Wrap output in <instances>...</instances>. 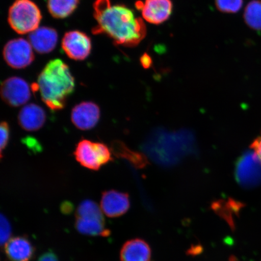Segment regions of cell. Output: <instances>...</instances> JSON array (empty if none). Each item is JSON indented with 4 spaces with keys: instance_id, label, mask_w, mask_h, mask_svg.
Wrapping results in <instances>:
<instances>
[{
    "instance_id": "cell-1",
    "label": "cell",
    "mask_w": 261,
    "mask_h": 261,
    "mask_svg": "<svg viewBox=\"0 0 261 261\" xmlns=\"http://www.w3.org/2000/svg\"><path fill=\"white\" fill-rule=\"evenodd\" d=\"M93 8L97 23L93 29L94 34H106L114 44L128 47L137 46L145 38L144 21L136 18L125 5H112L110 0H96Z\"/></svg>"
},
{
    "instance_id": "cell-2",
    "label": "cell",
    "mask_w": 261,
    "mask_h": 261,
    "mask_svg": "<svg viewBox=\"0 0 261 261\" xmlns=\"http://www.w3.org/2000/svg\"><path fill=\"white\" fill-rule=\"evenodd\" d=\"M32 89L39 91L42 100L51 110H61L74 92V78L69 67L56 59L45 65L39 74L37 84H33Z\"/></svg>"
},
{
    "instance_id": "cell-3",
    "label": "cell",
    "mask_w": 261,
    "mask_h": 261,
    "mask_svg": "<svg viewBox=\"0 0 261 261\" xmlns=\"http://www.w3.org/2000/svg\"><path fill=\"white\" fill-rule=\"evenodd\" d=\"M153 137L147 143L146 151L159 163L171 164L178 161L188 151L189 136L185 132L177 134L161 133Z\"/></svg>"
},
{
    "instance_id": "cell-4",
    "label": "cell",
    "mask_w": 261,
    "mask_h": 261,
    "mask_svg": "<svg viewBox=\"0 0 261 261\" xmlns=\"http://www.w3.org/2000/svg\"><path fill=\"white\" fill-rule=\"evenodd\" d=\"M41 13L31 0H16L10 8L8 22L11 28L19 34H26L38 28Z\"/></svg>"
},
{
    "instance_id": "cell-5",
    "label": "cell",
    "mask_w": 261,
    "mask_h": 261,
    "mask_svg": "<svg viewBox=\"0 0 261 261\" xmlns=\"http://www.w3.org/2000/svg\"><path fill=\"white\" fill-rule=\"evenodd\" d=\"M75 159L84 167L97 171L101 166L113 161L109 147L103 143L82 139L74 152Z\"/></svg>"
},
{
    "instance_id": "cell-6",
    "label": "cell",
    "mask_w": 261,
    "mask_h": 261,
    "mask_svg": "<svg viewBox=\"0 0 261 261\" xmlns=\"http://www.w3.org/2000/svg\"><path fill=\"white\" fill-rule=\"evenodd\" d=\"M236 177L244 188H253L261 184V161L254 151L246 152L238 160Z\"/></svg>"
},
{
    "instance_id": "cell-7",
    "label": "cell",
    "mask_w": 261,
    "mask_h": 261,
    "mask_svg": "<svg viewBox=\"0 0 261 261\" xmlns=\"http://www.w3.org/2000/svg\"><path fill=\"white\" fill-rule=\"evenodd\" d=\"M3 57L10 67L22 69L30 65L35 57L30 42L23 38H17L6 44Z\"/></svg>"
},
{
    "instance_id": "cell-8",
    "label": "cell",
    "mask_w": 261,
    "mask_h": 261,
    "mask_svg": "<svg viewBox=\"0 0 261 261\" xmlns=\"http://www.w3.org/2000/svg\"><path fill=\"white\" fill-rule=\"evenodd\" d=\"M1 96L3 100L8 106H21L31 99L30 87L27 82L21 77H9L2 84Z\"/></svg>"
},
{
    "instance_id": "cell-9",
    "label": "cell",
    "mask_w": 261,
    "mask_h": 261,
    "mask_svg": "<svg viewBox=\"0 0 261 261\" xmlns=\"http://www.w3.org/2000/svg\"><path fill=\"white\" fill-rule=\"evenodd\" d=\"M62 47L70 58L83 61L90 54L91 42L89 36L85 33L70 31L65 34L62 41Z\"/></svg>"
},
{
    "instance_id": "cell-10",
    "label": "cell",
    "mask_w": 261,
    "mask_h": 261,
    "mask_svg": "<svg viewBox=\"0 0 261 261\" xmlns=\"http://www.w3.org/2000/svg\"><path fill=\"white\" fill-rule=\"evenodd\" d=\"M99 107L93 102H83L75 106L71 113V121L77 129L90 130L99 122Z\"/></svg>"
},
{
    "instance_id": "cell-11",
    "label": "cell",
    "mask_w": 261,
    "mask_h": 261,
    "mask_svg": "<svg viewBox=\"0 0 261 261\" xmlns=\"http://www.w3.org/2000/svg\"><path fill=\"white\" fill-rule=\"evenodd\" d=\"M100 206L103 214L107 217H119L129 210V195L115 190L106 191L102 193Z\"/></svg>"
},
{
    "instance_id": "cell-12",
    "label": "cell",
    "mask_w": 261,
    "mask_h": 261,
    "mask_svg": "<svg viewBox=\"0 0 261 261\" xmlns=\"http://www.w3.org/2000/svg\"><path fill=\"white\" fill-rule=\"evenodd\" d=\"M172 9L171 0H145L142 10L143 18L149 23L161 24L170 17Z\"/></svg>"
},
{
    "instance_id": "cell-13",
    "label": "cell",
    "mask_w": 261,
    "mask_h": 261,
    "mask_svg": "<svg viewBox=\"0 0 261 261\" xmlns=\"http://www.w3.org/2000/svg\"><path fill=\"white\" fill-rule=\"evenodd\" d=\"M58 33L54 29L41 27L36 29L29 36V41L34 50L39 54L50 53L56 47Z\"/></svg>"
},
{
    "instance_id": "cell-14",
    "label": "cell",
    "mask_w": 261,
    "mask_h": 261,
    "mask_svg": "<svg viewBox=\"0 0 261 261\" xmlns=\"http://www.w3.org/2000/svg\"><path fill=\"white\" fill-rule=\"evenodd\" d=\"M6 256L11 261H31L35 247L27 237L12 238L5 244Z\"/></svg>"
},
{
    "instance_id": "cell-15",
    "label": "cell",
    "mask_w": 261,
    "mask_h": 261,
    "mask_svg": "<svg viewBox=\"0 0 261 261\" xmlns=\"http://www.w3.org/2000/svg\"><path fill=\"white\" fill-rule=\"evenodd\" d=\"M46 120L45 111L34 103L25 106L19 112L18 121L19 126L27 132H37L44 126Z\"/></svg>"
},
{
    "instance_id": "cell-16",
    "label": "cell",
    "mask_w": 261,
    "mask_h": 261,
    "mask_svg": "<svg viewBox=\"0 0 261 261\" xmlns=\"http://www.w3.org/2000/svg\"><path fill=\"white\" fill-rule=\"evenodd\" d=\"M151 258V248L140 238L126 241L120 252V261H150Z\"/></svg>"
},
{
    "instance_id": "cell-17",
    "label": "cell",
    "mask_w": 261,
    "mask_h": 261,
    "mask_svg": "<svg viewBox=\"0 0 261 261\" xmlns=\"http://www.w3.org/2000/svg\"><path fill=\"white\" fill-rule=\"evenodd\" d=\"M75 227L81 234L88 236H105L110 234L106 229L105 221L93 218L76 217Z\"/></svg>"
},
{
    "instance_id": "cell-18",
    "label": "cell",
    "mask_w": 261,
    "mask_h": 261,
    "mask_svg": "<svg viewBox=\"0 0 261 261\" xmlns=\"http://www.w3.org/2000/svg\"><path fill=\"white\" fill-rule=\"evenodd\" d=\"M80 0H48L49 12L55 18L67 17L77 8Z\"/></svg>"
},
{
    "instance_id": "cell-19",
    "label": "cell",
    "mask_w": 261,
    "mask_h": 261,
    "mask_svg": "<svg viewBox=\"0 0 261 261\" xmlns=\"http://www.w3.org/2000/svg\"><path fill=\"white\" fill-rule=\"evenodd\" d=\"M244 19L250 28L261 31V0H253L247 5Z\"/></svg>"
},
{
    "instance_id": "cell-20",
    "label": "cell",
    "mask_w": 261,
    "mask_h": 261,
    "mask_svg": "<svg viewBox=\"0 0 261 261\" xmlns=\"http://www.w3.org/2000/svg\"><path fill=\"white\" fill-rule=\"evenodd\" d=\"M112 151L114 154L119 158L129 160L136 166H142L144 165V160L139 153L130 151L123 143L115 141L112 143Z\"/></svg>"
},
{
    "instance_id": "cell-21",
    "label": "cell",
    "mask_w": 261,
    "mask_h": 261,
    "mask_svg": "<svg viewBox=\"0 0 261 261\" xmlns=\"http://www.w3.org/2000/svg\"><path fill=\"white\" fill-rule=\"evenodd\" d=\"M76 217L93 218L104 220L103 213L100 206L90 200L82 202L77 208Z\"/></svg>"
},
{
    "instance_id": "cell-22",
    "label": "cell",
    "mask_w": 261,
    "mask_h": 261,
    "mask_svg": "<svg viewBox=\"0 0 261 261\" xmlns=\"http://www.w3.org/2000/svg\"><path fill=\"white\" fill-rule=\"evenodd\" d=\"M215 4L221 12L236 14L242 8L243 0H215Z\"/></svg>"
},
{
    "instance_id": "cell-23",
    "label": "cell",
    "mask_w": 261,
    "mask_h": 261,
    "mask_svg": "<svg viewBox=\"0 0 261 261\" xmlns=\"http://www.w3.org/2000/svg\"><path fill=\"white\" fill-rule=\"evenodd\" d=\"M11 227L7 218L2 215L1 217V243L6 244L11 239Z\"/></svg>"
},
{
    "instance_id": "cell-24",
    "label": "cell",
    "mask_w": 261,
    "mask_h": 261,
    "mask_svg": "<svg viewBox=\"0 0 261 261\" xmlns=\"http://www.w3.org/2000/svg\"><path fill=\"white\" fill-rule=\"evenodd\" d=\"M1 159L3 158V152L8 146L9 141L10 129L7 122L3 121L1 123Z\"/></svg>"
},
{
    "instance_id": "cell-25",
    "label": "cell",
    "mask_w": 261,
    "mask_h": 261,
    "mask_svg": "<svg viewBox=\"0 0 261 261\" xmlns=\"http://www.w3.org/2000/svg\"><path fill=\"white\" fill-rule=\"evenodd\" d=\"M38 261H58V259L54 252H47L41 254Z\"/></svg>"
},
{
    "instance_id": "cell-26",
    "label": "cell",
    "mask_w": 261,
    "mask_h": 261,
    "mask_svg": "<svg viewBox=\"0 0 261 261\" xmlns=\"http://www.w3.org/2000/svg\"><path fill=\"white\" fill-rule=\"evenodd\" d=\"M252 150L254 152L256 153L261 161V136L257 138L252 143V146H251Z\"/></svg>"
},
{
    "instance_id": "cell-27",
    "label": "cell",
    "mask_w": 261,
    "mask_h": 261,
    "mask_svg": "<svg viewBox=\"0 0 261 261\" xmlns=\"http://www.w3.org/2000/svg\"><path fill=\"white\" fill-rule=\"evenodd\" d=\"M140 63H141L143 67L145 68H148L151 67V65H152V59L150 57L148 54H143L142 57L140 58Z\"/></svg>"
},
{
    "instance_id": "cell-28",
    "label": "cell",
    "mask_w": 261,
    "mask_h": 261,
    "mask_svg": "<svg viewBox=\"0 0 261 261\" xmlns=\"http://www.w3.org/2000/svg\"><path fill=\"white\" fill-rule=\"evenodd\" d=\"M73 210V205L68 201H65L61 205V211L64 214H70Z\"/></svg>"
}]
</instances>
